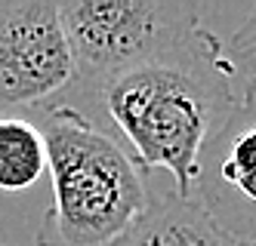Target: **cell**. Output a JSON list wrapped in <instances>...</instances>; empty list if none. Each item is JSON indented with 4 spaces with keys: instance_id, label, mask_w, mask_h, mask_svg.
<instances>
[{
    "instance_id": "6da1fadb",
    "label": "cell",
    "mask_w": 256,
    "mask_h": 246,
    "mask_svg": "<svg viewBox=\"0 0 256 246\" xmlns=\"http://www.w3.org/2000/svg\"><path fill=\"white\" fill-rule=\"evenodd\" d=\"M93 89L139 173H170L173 194L186 200L194 197L204 148L241 105L216 34L188 55L130 68Z\"/></svg>"
},
{
    "instance_id": "7a4b0ae2",
    "label": "cell",
    "mask_w": 256,
    "mask_h": 246,
    "mask_svg": "<svg viewBox=\"0 0 256 246\" xmlns=\"http://www.w3.org/2000/svg\"><path fill=\"white\" fill-rule=\"evenodd\" d=\"M40 136L52 203L34 246H114L148 210V191L126 148L71 102L44 108Z\"/></svg>"
},
{
    "instance_id": "3957f363",
    "label": "cell",
    "mask_w": 256,
    "mask_h": 246,
    "mask_svg": "<svg viewBox=\"0 0 256 246\" xmlns=\"http://www.w3.org/2000/svg\"><path fill=\"white\" fill-rule=\"evenodd\" d=\"M59 18L74 59V83L102 80L200 49L213 31L194 0H65Z\"/></svg>"
},
{
    "instance_id": "277c9868",
    "label": "cell",
    "mask_w": 256,
    "mask_h": 246,
    "mask_svg": "<svg viewBox=\"0 0 256 246\" xmlns=\"http://www.w3.org/2000/svg\"><path fill=\"white\" fill-rule=\"evenodd\" d=\"M74 86V59L52 0H0V117Z\"/></svg>"
},
{
    "instance_id": "5b68a950",
    "label": "cell",
    "mask_w": 256,
    "mask_h": 246,
    "mask_svg": "<svg viewBox=\"0 0 256 246\" xmlns=\"http://www.w3.org/2000/svg\"><path fill=\"white\" fill-rule=\"evenodd\" d=\"M194 200L238 243H256V96L204 148Z\"/></svg>"
},
{
    "instance_id": "8992f818",
    "label": "cell",
    "mask_w": 256,
    "mask_h": 246,
    "mask_svg": "<svg viewBox=\"0 0 256 246\" xmlns=\"http://www.w3.org/2000/svg\"><path fill=\"white\" fill-rule=\"evenodd\" d=\"M114 246H238V240L222 231L200 200L164 194L152 197L148 210Z\"/></svg>"
},
{
    "instance_id": "52a82bcc",
    "label": "cell",
    "mask_w": 256,
    "mask_h": 246,
    "mask_svg": "<svg viewBox=\"0 0 256 246\" xmlns=\"http://www.w3.org/2000/svg\"><path fill=\"white\" fill-rule=\"evenodd\" d=\"M46 173V145L38 123L0 117V191H25Z\"/></svg>"
},
{
    "instance_id": "ba28073f",
    "label": "cell",
    "mask_w": 256,
    "mask_h": 246,
    "mask_svg": "<svg viewBox=\"0 0 256 246\" xmlns=\"http://www.w3.org/2000/svg\"><path fill=\"white\" fill-rule=\"evenodd\" d=\"M222 55L232 68V80L238 99L247 102L256 96V6L247 15V22L232 34V40L222 43Z\"/></svg>"
},
{
    "instance_id": "9c48e42d",
    "label": "cell",
    "mask_w": 256,
    "mask_h": 246,
    "mask_svg": "<svg viewBox=\"0 0 256 246\" xmlns=\"http://www.w3.org/2000/svg\"><path fill=\"white\" fill-rule=\"evenodd\" d=\"M238 246H256V243H238Z\"/></svg>"
}]
</instances>
